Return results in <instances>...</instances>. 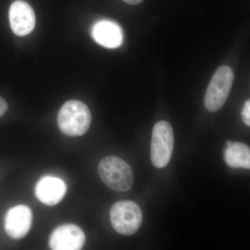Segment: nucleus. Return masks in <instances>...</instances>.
<instances>
[{
  "instance_id": "obj_1",
  "label": "nucleus",
  "mask_w": 250,
  "mask_h": 250,
  "mask_svg": "<svg viewBox=\"0 0 250 250\" xmlns=\"http://www.w3.org/2000/svg\"><path fill=\"white\" fill-rule=\"evenodd\" d=\"M59 127L69 136H82L89 129L91 113L84 103L70 100L64 104L57 116Z\"/></svg>"
},
{
  "instance_id": "obj_2",
  "label": "nucleus",
  "mask_w": 250,
  "mask_h": 250,
  "mask_svg": "<svg viewBox=\"0 0 250 250\" xmlns=\"http://www.w3.org/2000/svg\"><path fill=\"white\" fill-rule=\"evenodd\" d=\"M98 173L104 183L115 191H128L132 187V170L121 158L111 156L103 159L99 164Z\"/></svg>"
},
{
  "instance_id": "obj_3",
  "label": "nucleus",
  "mask_w": 250,
  "mask_h": 250,
  "mask_svg": "<svg viewBox=\"0 0 250 250\" xmlns=\"http://www.w3.org/2000/svg\"><path fill=\"white\" fill-rule=\"evenodd\" d=\"M234 80L231 67H218L212 77L205 94V105L208 111L215 112L223 107L228 99Z\"/></svg>"
},
{
  "instance_id": "obj_4",
  "label": "nucleus",
  "mask_w": 250,
  "mask_h": 250,
  "mask_svg": "<svg viewBox=\"0 0 250 250\" xmlns=\"http://www.w3.org/2000/svg\"><path fill=\"white\" fill-rule=\"evenodd\" d=\"M110 218L113 229L125 236L137 232L143 222L141 208L131 201L116 202L110 210Z\"/></svg>"
},
{
  "instance_id": "obj_5",
  "label": "nucleus",
  "mask_w": 250,
  "mask_h": 250,
  "mask_svg": "<svg viewBox=\"0 0 250 250\" xmlns=\"http://www.w3.org/2000/svg\"><path fill=\"white\" fill-rule=\"evenodd\" d=\"M174 133L167 122L160 121L153 128L151 159L157 168H164L170 162L174 148Z\"/></svg>"
},
{
  "instance_id": "obj_6",
  "label": "nucleus",
  "mask_w": 250,
  "mask_h": 250,
  "mask_svg": "<svg viewBox=\"0 0 250 250\" xmlns=\"http://www.w3.org/2000/svg\"><path fill=\"white\" fill-rule=\"evenodd\" d=\"M85 233L74 224L61 225L52 231L49 238V246L53 250H80L84 246Z\"/></svg>"
},
{
  "instance_id": "obj_7",
  "label": "nucleus",
  "mask_w": 250,
  "mask_h": 250,
  "mask_svg": "<svg viewBox=\"0 0 250 250\" xmlns=\"http://www.w3.org/2000/svg\"><path fill=\"white\" fill-rule=\"evenodd\" d=\"M32 219V212L27 206L19 205L12 207L5 215V231L13 239H21L29 233Z\"/></svg>"
},
{
  "instance_id": "obj_8",
  "label": "nucleus",
  "mask_w": 250,
  "mask_h": 250,
  "mask_svg": "<svg viewBox=\"0 0 250 250\" xmlns=\"http://www.w3.org/2000/svg\"><path fill=\"white\" fill-rule=\"evenodd\" d=\"M9 16L10 25L16 35L27 36L35 27V14L26 1L17 0L12 3L10 6Z\"/></svg>"
},
{
  "instance_id": "obj_9",
  "label": "nucleus",
  "mask_w": 250,
  "mask_h": 250,
  "mask_svg": "<svg viewBox=\"0 0 250 250\" xmlns=\"http://www.w3.org/2000/svg\"><path fill=\"white\" fill-rule=\"evenodd\" d=\"M67 192L65 182L53 176H45L39 179L35 187V195L44 205L54 206L62 201Z\"/></svg>"
},
{
  "instance_id": "obj_10",
  "label": "nucleus",
  "mask_w": 250,
  "mask_h": 250,
  "mask_svg": "<svg viewBox=\"0 0 250 250\" xmlns=\"http://www.w3.org/2000/svg\"><path fill=\"white\" fill-rule=\"evenodd\" d=\"M92 37L99 45L106 48L119 47L123 42V32L118 24L108 20H102L94 24Z\"/></svg>"
},
{
  "instance_id": "obj_11",
  "label": "nucleus",
  "mask_w": 250,
  "mask_h": 250,
  "mask_svg": "<svg viewBox=\"0 0 250 250\" xmlns=\"http://www.w3.org/2000/svg\"><path fill=\"white\" fill-rule=\"evenodd\" d=\"M226 164L232 168H250V147L241 143L228 141L224 153Z\"/></svg>"
},
{
  "instance_id": "obj_12",
  "label": "nucleus",
  "mask_w": 250,
  "mask_h": 250,
  "mask_svg": "<svg viewBox=\"0 0 250 250\" xmlns=\"http://www.w3.org/2000/svg\"><path fill=\"white\" fill-rule=\"evenodd\" d=\"M242 118H243V122L246 123V125L250 126V102L248 100L246 102L244 106H243V110L241 112Z\"/></svg>"
},
{
  "instance_id": "obj_13",
  "label": "nucleus",
  "mask_w": 250,
  "mask_h": 250,
  "mask_svg": "<svg viewBox=\"0 0 250 250\" xmlns=\"http://www.w3.org/2000/svg\"><path fill=\"white\" fill-rule=\"evenodd\" d=\"M8 109V104L4 98L0 97V117L3 116Z\"/></svg>"
},
{
  "instance_id": "obj_14",
  "label": "nucleus",
  "mask_w": 250,
  "mask_h": 250,
  "mask_svg": "<svg viewBox=\"0 0 250 250\" xmlns=\"http://www.w3.org/2000/svg\"><path fill=\"white\" fill-rule=\"evenodd\" d=\"M125 2L131 5H137L141 4L143 0H123Z\"/></svg>"
}]
</instances>
